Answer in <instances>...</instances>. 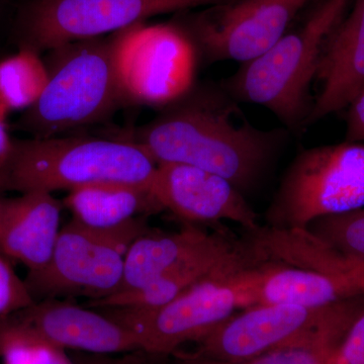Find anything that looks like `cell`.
<instances>
[{
    "mask_svg": "<svg viewBox=\"0 0 364 364\" xmlns=\"http://www.w3.org/2000/svg\"><path fill=\"white\" fill-rule=\"evenodd\" d=\"M68 355L72 364H173L171 356L160 355L144 349L116 354L69 351Z\"/></svg>",
    "mask_w": 364,
    "mask_h": 364,
    "instance_id": "cell-26",
    "label": "cell"
},
{
    "mask_svg": "<svg viewBox=\"0 0 364 364\" xmlns=\"http://www.w3.org/2000/svg\"><path fill=\"white\" fill-rule=\"evenodd\" d=\"M9 112L0 107V172L6 167L11 150H13L14 140L9 133L6 124V116Z\"/></svg>",
    "mask_w": 364,
    "mask_h": 364,
    "instance_id": "cell-29",
    "label": "cell"
},
{
    "mask_svg": "<svg viewBox=\"0 0 364 364\" xmlns=\"http://www.w3.org/2000/svg\"><path fill=\"white\" fill-rule=\"evenodd\" d=\"M151 232L146 217L114 230L90 229L71 219L62 227L49 262L26 273V286L35 301L107 298L123 282L127 251Z\"/></svg>",
    "mask_w": 364,
    "mask_h": 364,
    "instance_id": "cell-7",
    "label": "cell"
},
{
    "mask_svg": "<svg viewBox=\"0 0 364 364\" xmlns=\"http://www.w3.org/2000/svg\"><path fill=\"white\" fill-rule=\"evenodd\" d=\"M1 364H70L68 352L48 343L18 312L0 316Z\"/></svg>",
    "mask_w": 364,
    "mask_h": 364,
    "instance_id": "cell-22",
    "label": "cell"
},
{
    "mask_svg": "<svg viewBox=\"0 0 364 364\" xmlns=\"http://www.w3.org/2000/svg\"><path fill=\"white\" fill-rule=\"evenodd\" d=\"M308 126L347 109L364 90V0H353L333 31L318 64Z\"/></svg>",
    "mask_w": 364,
    "mask_h": 364,
    "instance_id": "cell-16",
    "label": "cell"
},
{
    "mask_svg": "<svg viewBox=\"0 0 364 364\" xmlns=\"http://www.w3.org/2000/svg\"><path fill=\"white\" fill-rule=\"evenodd\" d=\"M231 277L203 279L156 309H95L133 333L141 349L171 356L182 345L198 341L242 309Z\"/></svg>",
    "mask_w": 364,
    "mask_h": 364,
    "instance_id": "cell-10",
    "label": "cell"
},
{
    "mask_svg": "<svg viewBox=\"0 0 364 364\" xmlns=\"http://www.w3.org/2000/svg\"><path fill=\"white\" fill-rule=\"evenodd\" d=\"M63 208L46 191L0 198V254L28 272L44 267L58 240Z\"/></svg>",
    "mask_w": 364,
    "mask_h": 364,
    "instance_id": "cell-17",
    "label": "cell"
},
{
    "mask_svg": "<svg viewBox=\"0 0 364 364\" xmlns=\"http://www.w3.org/2000/svg\"><path fill=\"white\" fill-rule=\"evenodd\" d=\"M363 311V296L321 308L249 306L196 341L193 352L205 358L238 360L296 345L338 347Z\"/></svg>",
    "mask_w": 364,
    "mask_h": 364,
    "instance_id": "cell-5",
    "label": "cell"
},
{
    "mask_svg": "<svg viewBox=\"0 0 364 364\" xmlns=\"http://www.w3.org/2000/svg\"><path fill=\"white\" fill-rule=\"evenodd\" d=\"M210 235L196 225L186 224L176 233L151 232L136 239L124 256L123 282L116 294L149 284L200 248Z\"/></svg>",
    "mask_w": 364,
    "mask_h": 364,
    "instance_id": "cell-20",
    "label": "cell"
},
{
    "mask_svg": "<svg viewBox=\"0 0 364 364\" xmlns=\"http://www.w3.org/2000/svg\"><path fill=\"white\" fill-rule=\"evenodd\" d=\"M361 294H363V296L364 299V282H363V287H361Z\"/></svg>",
    "mask_w": 364,
    "mask_h": 364,
    "instance_id": "cell-30",
    "label": "cell"
},
{
    "mask_svg": "<svg viewBox=\"0 0 364 364\" xmlns=\"http://www.w3.org/2000/svg\"><path fill=\"white\" fill-rule=\"evenodd\" d=\"M327 364H364V311L354 321Z\"/></svg>",
    "mask_w": 364,
    "mask_h": 364,
    "instance_id": "cell-27",
    "label": "cell"
},
{
    "mask_svg": "<svg viewBox=\"0 0 364 364\" xmlns=\"http://www.w3.org/2000/svg\"><path fill=\"white\" fill-rule=\"evenodd\" d=\"M221 85H193L149 123L119 139L142 147L157 163H181L222 176L247 196L259 188L291 132L249 122Z\"/></svg>",
    "mask_w": 364,
    "mask_h": 364,
    "instance_id": "cell-1",
    "label": "cell"
},
{
    "mask_svg": "<svg viewBox=\"0 0 364 364\" xmlns=\"http://www.w3.org/2000/svg\"><path fill=\"white\" fill-rule=\"evenodd\" d=\"M248 234L249 246L258 263H280L341 277L360 291L364 260L340 252L306 228L277 229L265 226Z\"/></svg>",
    "mask_w": 364,
    "mask_h": 364,
    "instance_id": "cell-18",
    "label": "cell"
},
{
    "mask_svg": "<svg viewBox=\"0 0 364 364\" xmlns=\"http://www.w3.org/2000/svg\"><path fill=\"white\" fill-rule=\"evenodd\" d=\"M35 303L25 279L13 267V262L0 254V316L9 315Z\"/></svg>",
    "mask_w": 364,
    "mask_h": 364,
    "instance_id": "cell-25",
    "label": "cell"
},
{
    "mask_svg": "<svg viewBox=\"0 0 364 364\" xmlns=\"http://www.w3.org/2000/svg\"><path fill=\"white\" fill-rule=\"evenodd\" d=\"M352 1L320 0L269 51L241 64L221 85L237 102L272 112L287 130L306 128L326 44Z\"/></svg>",
    "mask_w": 364,
    "mask_h": 364,
    "instance_id": "cell-2",
    "label": "cell"
},
{
    "mask_svg": "<svg viewBox=\"0 0 364 364\" xmlns=\"http://www.w3.org/2000/svg\"><path fill=\"white\" fill-rule=\"evenodd\" d=\"M18 314L45 341L61 350L116 354L141 349L133 333L114 318L69 299L35 301Z\"/></svg>",
    "mask_w": 364,
    "mask_h": 364,
    "instance_id": "cell-14",
    "label": "cell"
},
{
    "mask_svg": "<svg viewBox=\"0 0 364 364\" xmlns=\"http://www.w3.org/2000/svg\"><path fill=\"white\" fill-rule=\"evenodd\" d=\"M242 309L258 305L321 308L361 296L341 277L275 262H262L232 275Z\"/></svg>",
    "mask_w": 364,
    "mask_h": 364,
    "instance_id": "cell-15",
    "label": "cell"
},
{
    "mask_svg": "<svg viewBox=\"0 0 364 364\" xmlns=\"http://www.w3.org/2000/svg\"><path fill=\"white\" fill-rule=\"evenodd\" d=\"M157 166L142 147L124 139L58 136L14 140L11 157L0 172V193H53L100 182L153 188Z\"/></svg>",
    "mask_w": 364,
    "mask_h": 364,
    "instance_id": "cell-4",
    "label": "cell"
},
{
    "mask_svg": "<svg viewBox=\"0 0 364 364\" xmlns=\"http://www.w3.org/2000/svg\"><path fill=\"white\" fill-rule=\"evenodd\" d=\"M62 203L73 221L93 230L117 229L164 210L152 188L122 182L81 186L68 191Z\"/></svg>",
    "mask_w": 364,
    "mask_h": 364,
    "instance_id": "cell-19",
    "label": "cell"
},
{
    "mask_svg": "<svg viewBox=\"0 0 364 364\" xmlns=\"http://www.w3.org/2000/svg\"><path fill=\"white\" fill-rule=\"evenodd\" d=\"M364 207V143L318 146L299 152L268 207L267 227L306 229L321 218Z\"/></svg>",
    "mask_w": 364,
    "mask_h": 364,
    "instance_id": "cell-6",
    "label": "cell"
},
{
    "mask_svg": "<svg viewBox=\"0 0 364 364\" xmlns=\"http://www.w3.org/2000/svg\"><path fill=\"white\" fill-rule=\"evenodd\" d=\"M47 83L42 95L18 119L32 138L62 136L105 121L127 104L117 33L76 41L48 51Z\"/></svg>",
    "mask_w": 364,
    "mask_h": 364,
    "instance_id": "cell-3",
    "label": "cell"
},
{
    "mask_svg": "<svg viewBox=\"0 0 364 364\" xmlns=\"http://www.w3.org/2000/svg\"><path fill=\"white\" fill-rule=\"evenodd\" d=\"M117 39L128 102L163 107L195 85L196 51L181 26L139 23Z\"/></svg>",
    "mask_w": 364,
    "mask_h": 364,
    "instance_id": "cell-11",
    "label": "cell"
},
{
    "mask_svg": "<svg viewBox=\"0 0 364 364\" xmlns=\"http://www.w3.org/2000/svg\"><path fill=\"white\" fill-rule=\"evenodd\" d=\"M335 350L336 347L332 345L304 344L284 347L253 358L224 360L181 349L172 354L171 361L173 364H327Z\"/></svg>",
    "mask_w": 364,
    "mask_h": 364,
    "instance_id": "cell-23",
    "label": "cell"
},
{
    "mask_svg": "<svg viewBox=\"0 0 364 364\" xmlns=\"http://www.w3.org/2000/svg\"><path fill=\"white\" fill-rule=\"evenodd\" d=\"M152 189L163 210L186 224L229 221L247 232L260 227L246 196L231 182L207 170L181 163H158Z\"/></svg>",
    "mask_w": 364,
    "mask_h": 364,
    "instance_id": "cell-12",
    "label": "cell"
},
{
    "mask_svg": "<svg viewBox=\"0 0 364 364\" xmlns=\"http://www.w3.org/2000/svg\"><path fill=\"white\" fill-rule=\"evenodd\" d=\"M47 83L44 60L32 50L0 60V107L7 112L26 111L42 95Z\"/></svg>",
    "mask_w": 364,
    "mask_h": 364,
    "instance_id": "cell-21",
    "label": "cell"
},
{
    "mask_svg": "<svg viewBox=\"0 0 364 364\" xmlns=\"http://www.w3.org/2000/svg\"><path fill=\"white\" fill-rule=\"evenodd\" d=\"M312 1L227 0L207 6L181 28L205 63H247L269 51Z\"/></svg>",
    "mask_w": 364,
    "mask_h": 364,
    "instance_id": "cell-9",
    "label": "cell"
},
{
    "mask_svg": "<svg viewBox=\"0 0 364 364\" xmlns=\"http://www.w3.org/2000/svg\"><path fill=\"white\" fill-rule=\"evenodd\" d=\"M306 229L340 252L364 260V207L321 218Z\"/></svg>",
    "mask_w": 364,
    "mask_h": 364,
    "instance_id": "cell-24",
    "label": "cell"
},
{
    "mask_svg": "<svg viewBox=\"0 0 364 364\" xmlns=\"http://www.w3.org/2000/svg\"><path fill=\"white\" fill-rule=\"evenodd\" d=\"M347 109L345 141L364 143V90L352 100Z\"/></svg>",
    "mask_w": 364,
    "mask_h": 364,
    "instance_id": "cell-28",
    "label": "cell"
},
{
    "mask_svg": "<svg viewBox=\"0 0 364 364\" xmlns=\"http://www.w3.org/2000/svg\"><path fill=\"white\" fill-rule=\"evenodd\" d=\"M247 241H237L218 231L210 239L149 284L134 291L117 293L107 298L88 301L90 308L156 309L176 299L191 287L210 277H229L254 267Z\"/></svg>",
    "mask_w": 364,
    "mask_h": 364,
    "instance_id": "cell-13",
    "label": "cell"
},
{
    "mask_svg": "<svg viewBox=\"0 0 364 364\" xmlns=\"http://www.w3.org/2000/svg\"><path fill=\"white\" fill-rule=\"evenodd\" d=\"M224 1L227 0H32L21 14L20 48L40 54L76 41L122 32L158 14Z\"/></svg>",
    "mask_w": 364,
    "mask_h": 364,
    "instance_id": "cell-8",
    "label": "cell"
}]
</instances>
